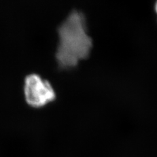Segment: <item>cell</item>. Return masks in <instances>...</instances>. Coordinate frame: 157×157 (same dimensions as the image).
I'll return each mask as SVG.
<instances>
[{
  "label": "cell",
  "instance_id": "cell-1",
  "mask_svg": "<svg viewBox=\"0 0 157 157\" xmlns=\"http://www.w3.org/2000/svg\"><path fill=\"white\" fill-rule=\"evenodd\" d=\"M58 33L56 58L60 68L74 67L89 56L92 41L87 33L85 17L81 12L73 11L59 26Z\"/></svg>",
  "mask_w": 157,
  "mask_h": 157
},
{
  "label": "cell",
  "instance_id": "cell-2",
  "mask_svg": "<svg viewBox=\"0 0 157 157\" xmlns=\"http://www.w3.org/2000/svg\"><path fill=\"white\" fill-rule=\"evenodd\" d=\"M24 89L26 102L33 107H41L56 98L51 83L37 74L33 73L26 77Z\"/></svg>",
  "mask_w": 157,
  "mask_h": 157
},
{
  "label": "cell",
  "instance_id": "cell-3",
  "mask_svg": "<svg viewBox=\"0 0 157 157\" xmlns=\"http://www.w3.org/2000/svg\"><path fill=\"white\" fill-rule=\"evenodd\" d=\"M155 9H156V13H157V2H156V6H155Z\"/></svg>",
  "mask_w": 157,
  "mask_h": 157
}]
</instances>
